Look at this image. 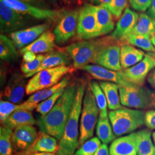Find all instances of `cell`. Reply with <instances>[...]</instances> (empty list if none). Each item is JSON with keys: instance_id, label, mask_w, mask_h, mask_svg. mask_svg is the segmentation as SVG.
<instances>
[{"instance_id": "cell-7", "label": "cell", "mask_w": 155, "mask_h": 155, "mask_svg": "<svg viewBox=\"0 0 155 155\" xmlns=\"http://www.w3.org/2000/svg\"><path fill=\"white\" fill-rule=\"evenodd\" d=\"M119 94L121 105L129 108L143 110L150 108V91L136 84L120 87Z\"/></svg>"}, {"instance_id": "cell-27", "label": "cell", "mask_w": 155, "mask_h": 155, "mask_svg": "<svg viewBox=\"0 0 155 155\" xmlns=\"http://www.w3.org/2000/svg\"><path fill=\"white\" fill-rule=\"evenodd\" d=\"M99 83L105 95L109 109L111 110H115L122 107L119 94L120 86L116 83L107 81H101Z\"/></svg>"}, {"instance_id": "cell-22", "label": "cell", "mask_w": 155, "mask_h": 155, "mask_svg": "<svg viewBox=\"0 0 155 155\" xmlns=\"http://www.w3.org/2000/svg\"><path fill=\"white\" fill-rule=\"evenodd\" d=\"M69 54L63 51L52 52L45 55L38 69L35 72L25 75V78H29L35 75L38 72L45 69L54 68L61 66H66L70 62Z\"/></svg>"}, {"instance_id": "cell-45", "label": "cell", "mask_w": 155, "mask_h": 155, "mask_svg": "<svg viewBox=\"0 0 155 155\" xmlns=\"http://www.w3.org/2000/svg\"><path fill=\"white\" fill-rule=\"evenodd\" d=\"M93 4L96 6H103L106 7L111 2L112 0H88Z\"/></svg>"}, {"instance_id": "cell-11", "label": "cell", "mask_w": 155, "mask_h": 155, "mask_svg": "<svg viewBox=\"0 0 155 155\" xmlns=\"http://www.w3.org/2000/svg\"><path fill=\"white\" fill-rule=\"evenodd\" d=\"M28 23V16L20 13L0 0V30L1 33L21 30Z\"/></svg>"}, {"instance_id": "cell-13", "label": "cell", "mask_w": 155, "mask_h": 155, "mask_svg": "<svg viewBox=\"0 0 155 155\" xmlns=\"http://www.w3.org/2000/svg\"><path fill=\"white\" fill-rule=\"evenodd\" d=\"M82 70L96 79L116 83L120 87H129L134 84L128 81L125 77L122 71H114L107 69L99 65L88 64Z\"/></svg>"}, {"instance_id": "cell-36", "label": "cell", "mask_w": 155, "mask_h": 155, "mask_svg": "<svg viewBox=\"0 0 155 155\" xmlns=\"http://www.w3.org/2000/svg\"><path fill=\"white\" fill-rule=\"evenodd\" d=\"M65 89L66 88L59 89L48 98L39 103L37 108L36 109V111L40 114L41 116H44L47 114L55 105L56 102L61 98Z\"/></svg>"}, {"instance_id": "cell-21", "label": "cell", "mask_w": 155, "mask_h": 155, "mask_svg": "<svg viewBox=\"0 0 155 155\" xmlns=\"http://www.w3.org/2000/svg\"><path fill=\"white\" fill-rule=\"evenodd\" d=\"M58 149V144L56 139L47 133L40 131L38 139L33 145L22 154L26 155L36 152L55 153H56Z\"/></svg>"}, {"instance_id": "cell-25", "label": "cell", "mask_w": 155, "mask_h": 155, "mask_svg": "<svg viewBox=\"0 0 155 155\" xmlns=\"http://www.w3.org/2000/svg\"><path fill=\"white\" fill-rule=\"evenodd\" d=\"M133 133L137 155H155V146L150 129H143Z\"/></svg>"}, {"instance_id": "cell-28", "label": "cell", "mask_w": 155, "mask_h": 155, "mask_svg": "<svg viewBox=\"0 0 155 155\" xmlns=\"http://www.w3.org/2000/svg\"><path fill=\"white\" fill-rule=\"evenodd\" d=\"M70 78L68 76H66L55 86L48 89L40 90L39 91H37L32 94L28 99L25 101V102L29 104L38 105L39 103L48 98L59 89L66 88L68 86Z\"/></svg>"}, {"instance_id": "cell-8", "label": "cell", "mask_w": 155, "mask_h": 155, "mask_svg": "<svg viewBox=\"0 0 155 155\" xmlns=\"http://www.w3.org/2000/svg\"><path fill=\"white\" fill-rule=\"evenodd\" d=\"M20 13L38 20H55L61 18L64 14L61 11L45 9L39 8L20 0H1Z\"/></svg>"}, {"instance_id": "cell-6", "label": "cell", "mask_w": 155, "mask_h": 155, "mask_svg": "<svg viewBox=\"0 0 155 155\" xmlns=\"http://www.w3.org/2000/svg\"><path fill=\"white\" fill-rule=\"evenodd\" d=\"M72 70L70 66H61L38 72L27 84L26 94H33L40 90L55 86L60 82L62 78L71 72Z\"/></svg>"}, {"instance_id": "cell-16", "label": "cell", "mask_w": 155, "mask_h": 155, "mask_svg": "<svg viewBox=\"0 0 155 155\" xmlns=\"http://www.w3.org/2000/svg\"><path fill=\"white\" fill-rule=\"evenodd\" d=\"M48 28V25L43 24L30 28L23 29L10 33V38L17 48L22 49L33 43Z\"/></svg>"}, {"instance_id": "cell-14", "label": "cell", "mask_w": 155, "mask_h": 155, "mask_svg": "<svg viewBox=\"0 0 155 155\" xmlns=\"http://www.w3.org/2000/svg\"><path fill=\"white\" fill-rule=\"evenodd\" d=\"M38 137V134L32 125L17 127L12 134V142L15 149L21 153L29 149Z\"/></svg>"}, {"instance_id": "cell-2", "label": "cell", "mask_w": 155, "mask_h": 155, "mask_svg": "<svg viewBox=\"0 0 155 155\" xmlns=\"http://www.w3.org/2000/svg\"><path fill=\"white\" fill-rule=\"evenodd\" d=\"M84 83L78 84L74 104L56 155H74L79 143V121L81 115L83 98L86 91Z\"/></svg>"}, {"instance_id": "cell-40", "label": "cell", "mask_w": 155, "mask_h": 155, "mask_svg": "<svg viewBox=\"0 0 155 155\" xmlns=\"http://www.w3.org/2000/svg\"><path fill=\"white\" fill-rule=\"evenodd\" d=\"M129 1L134 10L144 12L148 9L152 0H129Z\"/></svg>"}, {"instance_id": "cell-29", "label": "cell", "mask_w": 155, "mask_h": 155, "mask_svg": "<svg viewBox=\"0 0 155 155\" xmlns=\"http://www.w3.org/2000/svg\"><path fill=\"white\" fill-rule=\"evenodd\" d=\"M155 33V20L148 14L141 13L136 25L130 34L151 38Z\"/></svg>"}, {"instance_id": "cell-46", "label": "cell", "mask_w": 155, "mask_h": 155, "mask_svg": "<svg viewBox=\"0 0 155 155\" xmlns=\"http://www.w3.org/2000/svg\"><path fill=\"white\" fill-rule=\"evenodd\" d=\"M147 14L155 20V0H152L151 5L147 10Z\"/></svg>"}, {"instance_id": "cell-53", "label": "cell", "mask_w": 155, "mask_h": 155, "mask_svg": "<svg viewBox=\"0 0 155 155\" xmlns=\"http://www.w3.org/2000/svg\"></svg>"}, {"instance_id": "cell-35", "label": "cell", "mask_w": 155, "mask_h": 155, "mask_svg": "<svg viewBox=\"0 0 155 155\" xmlns=\"http://www.w3.org/2000/svg\"><path fill=\"white\" fill-rule=\"evenodd\" d=\"M13 130L5 127L0 128V155H11L13 153Z\"/></svg>"}, {"instance_id": "cell-15", "label": "cell", "mask_w": 155, "mask_h": 155, "mask_svg": "<svg viewBox=\"0 0 155 155\" xmlns=\"http://www.w3.org/2000/svg\"><path fill=\"white\" fill-rule=\"evenodd\" d=\"M120 45H111L102 50L95 57L93 63L97 64L112 71H122L120 61L121 47Z\"/></svg>"}, {"instance_id": "cell-43", "label": "cell", "mask_w": 155, "mask_h": 155, "mask_svg": "<svg viewBox=\"0 0 155 155\" xmlns=\"http://www.w3.org/2000/svg\"><path fill=\"white\" fill-rule=\"evenodd\" d=\"M22 55L24 62H30L33 61L37 57V55H36L35 53L30 51L25 52L24 54H22Z\"/></svg>"}, {"instance_id": "cell-42", "label": "cell", "mask_w": 155, "mask_h": 155, "mask_svg": "<svg viewBox=\"0 0 155 155\" xmlns=\"http://www.w3.org/2000/svg\"><path fill=\"white\" fill-rule=\"evenodd\" d=\"M94 155H110L109 149L107 144H102L96 150Z\"/></svg>"}, {"instance_id": "cell-18", "label": "cell", "mask_w": 155, "mask_h": 155, "mask_svg": "<svg viewBox=\"0 0 155 155\" xmlns=\"http://www.w3.org/2000/svg\"><path fill=\"white\" fill-rule=\"evenodd\" d=\"M27 84L21 75H13L5 87L3 97L13 104H18L22 101L26 93Z\"/></svg>"}, {"instance_id": "cell-38", "label": "cell", "mask_w": 155, "mask_h": 155, "mask_svg": "<svg viewBox=\"0 0 155 155\" xmlns=\"http://www.w3.org/2000/svg\"><path fill=\"white\" fill-rule=\"evenodd\" d=\"M127 1L128 0H112L106 8L116 18H119L123 11L127 9Z\"/></svg>"}, {"instance_id": "cell-34", "label": "cell", "mask_w": 155, "mask_h": 155, "mask_svg": "<svg viewBox=\"0 0 155 155\" xmlns=\"http://www.w3.org/2000/svg\"><path fill=\"white\" fill-rule=\"evenodd\" d=\"M89 85L94 94L95 99L100 110V117H107V102L105 95L100 86V83L93 81L89 83Z\"/></svg>"}, {"instance_id": "cell-1", "label": "cell", "mask_w": 155, "mask_h": 155, "mask_svg": "<svg viewBox=\"0 0 155 155\" xmlns=\"http://www.w3.org/2000/svg\"><path fill=\"white\" fill-rule=\"evenodd\" d=\"M78 85L72 83L66 88L63 94L52 109L37 121L40 131L61 140L72 109Z\"/></svg>"}, {"instance_id": "cell-19", "label": "cell", "mask_w": 155, "mask_h": 155, "mask_svg": "<svg viewBox=\"0 0 155 155\" xmlns=\"http://www.w3.org/2000/svg\"><path fill=\"white\" fill-rule=\"evenodd\" d=\"M55 36L50 31H45L33 43L20 50L21 54L30 51L36 54L52 52L56 47Z\"/></svg>"}, {"instance_id": "cell-37", "label": "cell", "mask_w": 155, "mask_h": 155, "mask_svg": "<svg viewBox=\"0 0 155 155\" xmlns=\"http://www.w3.org/2000/svg\"><path fill=\"white\" fill-rule=\"evenodd\" d=\"M101 145V141L97 137H92L84 143L74 155H94Z\"/></svg>"}, {"instance_id": "cell-32", "label": "cell", "mask_w": 155, "mask_h": 155, "mask_svg": "<svg viewBox=\"0 0 155 155\" xmlns=\"http://www.w3.org/2000/svg\"><path fill=\"white\" fill-rule=\"evenodd\" d=\"M121 45L129 44L148 52L155 53V48L150 38L142 35L129 34L121 41Z\"/></svg>"}, {"instance_id": "cell-51", "label": "cell", "mask_w": 155, "mask_h": 155, "mask_svg": "<svg viewBox=\"0 0 155 155\" xmlns=\"http://www.w3.org/2000/svg\"><path fill=\"white\" fill-rule=\"evenodd\" d=\"M152 140H153V143L155 146V131L152 134Z\"/></svg>"}, {"instance_id": "cell-5", "label": "cell", "mask_w": 155, "mask_h": 155, "mask_svg": "<svg viewBox=\"0 0 155 155\" xmlns=\"http://www.w3.org/2000/svg\"><path fill=\"white\" fill-rule=\"evenodd\" d=\"M100 110L90 86L86 87L84 95L82 109L80 120V134L79 143L80 145L92 138L94 129L98 122Z\"/></svg>"}, {"instance_id": "cell-12", "label": "cell", "mask_w": 155, "mask_h": 155, "mask_svg": "<svg viewBox=\"0 0 155 155\" xmlns=\"http://www.w3.org/2000/svg\"><path fill=\"white\" fill-rule=\"evenodd\" d=\"M79 11L74 10L64 13L54 30L55 41L63 44L77 33L78 20Z\"/></svg>"}, {"instance_id": "cell-39", "label": "cell", "mask_w": 155, "mask_h": 155, "mask_svg": "<svg viewBox=\"0 0 155 155\" xmlns=\"http://www.w3.org/2000/svg\"><path fill=\"white\" fill-rule=\"evenodd\" d=\"M45 55L40 54L37 55L36 58L33 61L24 62L21 66V70L22 73L26 75L36 71L45 59Z\"/></svg>"}, {"instance_id": "cell-10", "label": "cell", "mask_w": 155, "mask_h": 155, "mask_svg": "<svg viewBox=\"0 0 155 155\" xmlns=\"http://www.w3.org/2000/svg\"><path fill=\"white\" fill-rule=\"evenodd\" d=\"M155 68V53L145 54L144 59L136 65L122 70V72L130 82L140 87L144 85L146 78Z\"/></svg>"}, {"instance_id": "cell-9", "label": "cell", "mask_w": 155, "mask_h": 155, "mask_svg": "<svg viewBox=\"0 0 155 155\" xmlns=\"http://www.w3.org/2000/svg\"><path fill=\"white\" fill-rule=\"evenodd\" d=\"M77 37L80 40H89L98 37L95 6L87 4L79 11Z\"/></svg>"}, {"instance_id": "cell-26", "label": "cell", "mask_w": 155, "mask_h": 155, "mask_svg": "<svg viewBox=\"0 0 155 155\" xmlns=\"http://www.w3.org/2000/svg\"><path fill=\"white\" fill-rule=\"evenodd\" d=\"M37 122L31 111L20 110L13 112L4 122L2 126L12 130L26 125H32Z\"/></svg>"}, {"instance_id": "cell-17", "label": "cell", "mask_w": 155, "mask_h": 155, "mask_svg": "<svg viewBox=\"0 0 155 155\" xmlns=\"http://www.w3.org/2000/svg\"><path fill=\"white\" fill-rule=\"evenodd\" d=\"M139 15L136 12L127 8L117 24L116 28L110 36L120 41L132 31L139 18Z\"/></svg>"}, {"instance_id": "cell-23", "label": "cell", "mask_w": 155, "mask_h": 155, "mask_svg": "<svg viewBox=\"0 0 155 155\" xmlns=\"http://www.w3.org/2000/svg\"><path fill=\"white\" fill-rule=\"evenodd\" d=\"M98 37L111 32L114 28L113 15L103 6H95Z\"/></svg>"}, {"instance_id": "cell-52", "label": "cell", "mask_w": 155, "mask_h": 155, "mask_svg": "<svg viewBox=\"0 0 155 155\" xmlns=\"http://www.w3.org/2000/svg\"><path fill=\"white\" fill-rule=\"evenodd\" d=\"M50 1L53 4H56V0H50Z\"/></svg>"}, {"instance_id": "cell-44", "label": "cell", "mask_w": 155, "mask_h": 155, "mask_svg": "<svg viewBox=\"0 0 155 155\" xmlns=\"http://www.w3.org/2000/svg\"><path fill=\"white\" fill-rule=\"evenodd\" d=\"M147 79L150 86L155 89V68L150 72Z\"/></svg>"}, {"instance_id": "cell-31", "label": "cell", "mask_w": 155, "mask_h": 155, "mask_svg": "<svg viewBox=\"0 0 155 155\" xmlns=\"http://www.w3.org/2000/svg\"><path fill=\"white\" fill-rule=\"evenodd\" d=\"M97 137L103 144H107L116 139L109 118L99 117L96 126Z\"/></svg>"}, {"instance_id": "cell-30", "label": "cell", "mask_w": 155, "mask_h": 155, "mask_svg": "<svg viewBox=\"0 0 155 155\" xmlns=\"http://www.w3.org/2000/svg\"><path fill=\"white\" fill-rule=\"evenodd\" d=\"M38 105L29 104L24 102L21 104H15L9 101L1 100L0 101V120L2 123L11 116L13 112L17 110L32 111L36 109Z\"/></svg>"}, {"instance_id": "cell-48", "label": "cell", "mask_w": 155, "mask_h": 155, "mask_svg": "<svg viewBox=\"0 0 155 155\" xmlns=\"http://www.w3.org/2000/svg\"><path fill=\"white\" fill-rule=\"evenodd\" d=\"M150 108L155 110V91H150Z\"/></svg>"}, {"instance_id": "cell-41", "label": "cell", "mask_w": 155, "mask_h": 155, "mask_svg": "<svg viewBox=\"0 0 155 155\" xmlns=\"http://www.w3.org/2000/svg\"><path fill=\"white\" fill-rule=\"evenodd\" d=\"M145 125L150 130L155 129V110L145 113Z\"/></svg>"}, {"instance_id": "cell-33", "label": "cell", "mask_w": 155, "mask_h": 155, "mask_svg": "<svg viewBox=\"0 0 155 155\" xmlns=\"http://www.w3.org/2000/svg\"><path fill=\"white\" fill-rule=\"evenodd\" d=\"M18 56L16 45L5 35H0V58L4 61L16 60Z\"/></svg>"}, {"instance_id": "cell-20", "label": "cell", "mask_w": 155, "mask_h": 155, "mask_svg": "<svg viewBox=\"0 0 155 155\" xmlns=\"http://www.w3.org/2000/svg\"><path fill=\"white\" fill-rule=\"evenodd\" d=\"M110 155H137L134 133L115 139L109 148Z\"/></svg>"}, {"instance_id": "cell-4", "label": "cell", "mask_w": 155, "mask_h": 155, "mask_svg": "<svg viewBox=\"0 0 155 155\" xmlns=\"http://www.w3.org/2000/svg\"><path fill=\"white\" fill-rule=\"evenodd\" d=\"M145 113L143 110L122 107L111 110L109 118L117 137L133 133L145 125Z\"/></svg>"}, {"instance_id": "cell-3", "label": "cell", "mask_w": 155, "mask_h": 155, "mask_svg": "<svg viewBox=\"0 0 155 155\" xmlns=\"http://www.w3.org/2000/svg\"><path fill=\"white\" fill-rule=\"evenodd\" d=\"M114 45H121L120 41L110 36L97 40L81 41L73 43L67 47L66 51L73 61L74 67L82 69L90 63H93L102 50Z\"/></svg>"}, {"instance_id": "cell-50", "label": "cell", "mask_w": 155, "mask_h": 155, "mask_svg": "<svg viewBox=\"0 0 155 155\" xmlns=\"http://www.w3.org/2000/svg\"><path fill=\"white\" fill-rule=\"evenodd\" d=\"M150 40H151V41H152V44H153L154 47L155 48V34H153V35L151 36Z\"/></svg>"}, {"instance_id": "cell-24", "label": "cell", "mask_w": 155, "mask_h": 155, "mask_svg": "<svg viewBox=\"0 0 155 155\" xmlns=\"http://www.w3.org/2000/svg\"><path fill=\"white\" fill-rule=\"evenodd\" d=\"M145 54L143 50L135 48L129 44L121 47L120 61L123 70L127 69L137 64L144 59Z\"/></svg>"}, {"instance_id": "cell-49", "label": "cell", "mask_w": 155, "mask_h": 155, "mask_svg": "<svg viewBox=\"0 0 155 155\" xmlns=\"http://www.w3.org/2000/svg\"><path fill=\"white\" fill-rule=\"evenodd\" d=\"M26 155H56L54 153H45V152H36Z\"/></svg>"}, {"instance_id": "cell-47", "label": "cell", "mask_w": 155, "mask_h": 155, "mask_svg": "<svg viewBox=\"0 0 155 155\" xmlns=\"http://www.w3.org/2000/svg\"><path fill=\"white\" fill-rule=\"evenodd\" d=\"M20 1H21L24 2L28 3V4L33 5H36L37 6H43V2L42 0H20Z\"/></svg>"}]
</instances>
